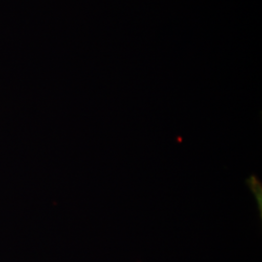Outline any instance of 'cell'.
I'll return each instance as SVG.
<instances>
[{
    "mask_svg": "<svg viewBox=\"0 0 262 262\" xmlns=\"http://www.w3.org/2000/svg\"><path fill=\"white\" fill-rule=\"evenodd\" d=\"M246 184L253 192V195L255 197L256 203H257V209L259 212V217L262 219V183L256 175H251L246 180Z\"/></svg>",
    "mask_w": 262,
    "mask_h": 262,
    "instance_id": "obj_1",
    "label": "cell"
}]
</instances>
